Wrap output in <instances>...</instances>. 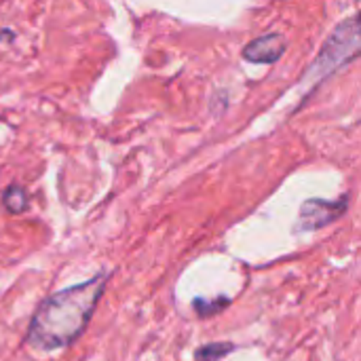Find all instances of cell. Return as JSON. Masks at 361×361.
Wrapping results in <instances>:
<instances>
[{
    "mask_svg": "<svg viewBox=\"0 0 361 361\" xmlns=\"http://www.w3.org/2000/svg\"><path fill=\"white\" fill-rule=\"evenodd\" d=\"M108 277L110 275L102 271L78 286L47 296L30 322L25 343L40 351L66 349L76 343L104 296Z\"/></svg>",
    "mask_w": 361,
    "mask_h": 361,
    "instance_id": "1",
    "label": "cell"
},
{
    "mask_svg": "<svg viewBox=\"0 0 361 361\" xmlns=\"http://www.w3.org/2000/svg\"><path fill=\"white\" fill-rule=\"evenodd\" d=\"M357 51H360V19L349 17L326 40L315 68L319 70L322 76H326L336 68H341L343 63L351 61L357 55Z\"/></svg>",
    "mask_w": 361,
    "mask_h": 361,
    "instance_id": "2",
    "label": "cell"
},
{
    "mask_svg": "<svg viewBox=\"0 0 361 361\" xmlns=\"http://www.w3.org/2000/svg\"><path fill=\"white\" fill-rule=\"evenodd\" d=\"M192 307L197 309V315H199V317H207V315H216V313H220L224 307H228V300H226V298H216V300L197 298V300L192 302Z\"/></svg>",
    "mask_w": 361,
    "mask_h": 361,
    "instance_id": "7",
    "label": "cell"
},
{
    "mask_svg": "<svg viewBox=\"0 0 361 361\" xmlns=\"http://www.w3.org/2000/svg\"><path fill=\"white\" fill-rule=\"evenodd\" d=\"M2 205H4L11 214H21V212H25V209H27V192H25L21 186L13 184V186H8V188L2 192Z\"/></svg>",
    "mask_w": 361,
    "mask_h": 361,
    "instance_id": "5",
    "label": "cell"
},
{
    "mask_svg": "<svg viewBox=\"0 0 361 361\" xmlns=\"http://www.w3.org/2000/svg\"><path fill=\"white\" fill-rule=\"evenodd\" d=\"M235 351L233 343H209L195 351V361H220Z\"/></svg>",
    "mask_w": 361,
    "mask_h": 361,
    "instance_id": "6",
    "label": "cell"
},
{
    "mask_svg": "<svg viewBox=\"0 0 361 361\" xmlns=\"http://www.w3.org/2000/svg\"><path fill=\"white\" fill-rule=\"evenodd\" d=\"M349 207V197H341L336 201L328 199H309L300 207L298 216V231H319L332 222H336L341 216H345Z\"/></svg>",
    "mask_w": 361,
    "mask_h": 361,
    "instance_id": "3",
    "label": "cell"
},
{
    "mask_svg": "<svg viewBox=\"0 0 361 361\" xmlns=\"http://www.w3.org/2000/svg\"><path fill=\"white\" fill-rule=\"evenodd\" d=\"M288 40L279 32H269L264 36L254 38L241 51L243 59L250 63H275L286 53Z\"/></svg>",
    "mask_w": 361,
    "mask_h": 361,
    "instance_id": "4",
    "label": "cell"
}]
</instances>
